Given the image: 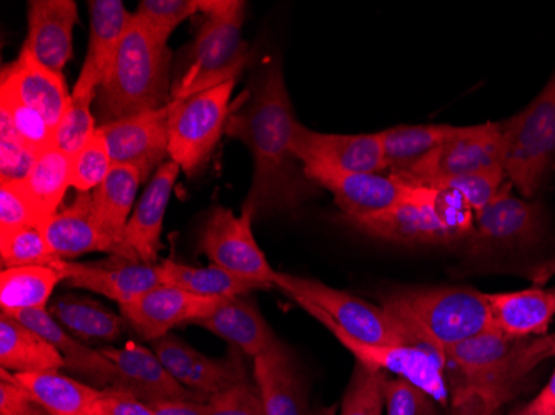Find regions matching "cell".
I'll use <instances>...</instances> for the list:
<instances>
[{"mask_svg":"<svg viewBox=\"0 0 555 415\" xmlns=\"http://www.w3.org/2000/svg\"><path fill=\"white\" fill-rule=\"evenodd\" d=\"M296 124L282 64L271 61L255 74L224 125V135L242 142L254 157V180L242 208L254 220L296 210L321 190L293 152Z\"/></svg>","mask_w":555,"mask_h":415,"instance_id":"6da1fadb","label":"cell"},{"mask_svg":"<svg viewBox=\"0 0 555 415\" xmlns=\"http://www.w3.org/2000/svg\"><path fill=\"white\" fill-rule=\"evenodd\" d=\"M444 354L451 415H499L555 359V334L516 339L491 329Z\"/></svg>","mask_w":555,"mask_h":415,"instance_id":"7a4b0ae2","label":"cell"},{"mask_svg":"<svg viewBox=\"0 0 555 415\" xmlns=\"http://www.w3.org/2000/svg\"><path fill=\"white\" fill-rule=\"evenodd\" d=\"M410 345L427 342L446 351L494 329L488 295L470 286H417L382 296Z\"/></svg>","mask_w":555,"mask_h":415,"instance_id":"3957f363","label":"cell"},{"mask_svg":"<svg viewBox=\"0 0 555 415\" xmlns=\"http://www.w3.org/2000/svg\"><path fill=\"white\" fill-rule=\"evenodd\" d=\"M171 52L132 18L95 100L99 127L160 111L171 102Z\"/></svg>","mask_w":555,"mask_h":415,"instance_id":"277c9868","label":"cell"},{"mask_svg":"<svg viewBox=\"0 0 555 415\" xmlns=\"http://www.w3.org/2000/svg\"><path fill=\"white\" fill-rule=\"evenodd\" d=\"M245 12L246 2L238 0H202L205 21L175 77L171 100L238 80L249 62V46L242 37Z\"/></svg>","mask_w":555,"mask_h":415,"instance_id":"5b68a950","label":"cell"},{"mask_svg":"<svg viewBox=\"0 0 555 415\" xmlns=\"http://www.w3.org/2000/svg\"><path fill=\"white\" fill-rule=\"evenodd\" d=\"M504 170L526 199L534 198L555 170V74L519 114L501 121Z\"/></svg>","mask_w":555,"mask_h":415,"instance_id":"8992f818","label":"cell"},{"mask_svg":"<svg viewBox=\"0 0 555 415\" xmlns=\"http://www.w3.org/2000/svg\"><path fill=\"white\" fill-rule=\"evenodd\" d=\"M473 220L469 206L449 192L371 217L345 218L363 235L398 245H460L473 230Z\"/></svg>","mask_w":555,"mask_h":415,"instance_id":"52a82bcc","label":"cell"},{"mask_svg":"<svg viewBox=\"0 0 555 415\" xmlns=\"http://www.w3.org/2000/svg\"><path fill=\"white\" fill-rule=\"evenodd\" d=\"M274 286L298 302L314 320L335 324L357 341L374 346L410 345L395 317L382 306L330 288L321 281L278 271Z\"/></svg>","mask_w":555,"mask_h":415,"instance_id":"ba28073f","label":"cell"},{"mask_svg":"<svg viewBox=\"0 0 555 415\" xmlns=\"http://www.w3.org/2000/svg\"><path fill=\"white\" fill-rule=\"evenodd\" d=\"M506 181L494 199L474 213L473 230L460 243L473 261L529 251L544 242L547 215L541 203L516 196Z\"/></svg>","mask_w":555,"mask_h":415,"instance_id":"9c48e42d","label":"cell"},{"mask_svg":"<svg viewBox=\"0 0 555 415\" xmlns=\"http://www.w3.org/2000/svg\"><path fill=\"white\" fill-rule=\"evenodd\" d=\"M235 86L236 82H227L185 100H171L168 155L189 177L207 165L215 146L224 135Z\"/></svg>","mask_w":555,"mask_h":415,"instance_id":"30bf717a","label":"cell"},{"mask_svg":"<svg viewBox=\"0 0 555 415\" xmlns=\"http://www.w3.org/2000/svg\"><path fill=\"white\" fill-rule=\"evenodd\" d=\"M504 167L501 124L469 125L406 170L391 173L411 185L436 190L454 178Z\"/></svg>","mask_w":555,"mask_h":415,"instance_id":"8fae6325","label":"cell"},{"mask_svg":"<svg viewBox=\"0 0 555 415\" xmlns=\"http://www.w3.org/2000/svg\"><path fill=\"white\" fill-rule=\"evenodd\" d=\"M308 178L335 196L345 218L371 217L406 203H420L439 195L438 190L406 183L395 174L351 173L333 168L305 167Z\"/></svg>","mask_w":555,"mask_h":415,"instance_id":"7c38bea8","label":"cell"},{"mask_svg":"<svg viewBox=\"0 0 555 415\" xmlns=\"http://www.w3.org/2000/svg\"><path fill=\"white\" fill-rule=\"evenodd\" d=\"M327 330L351 352L358 362L373 369L410 380L435 398L441 407L449 405V387L446 379V354L427 342L414 345L374 346L357 341L335 324L321 321Z\"/></svg>","mask_w":555,"mask_h":415,"instance_id":"4fadbf2b","label":"cell"},{"mask_svg":"<svg viewBox=\"0 0 555 415\" xmlns=\"http://www.w3.org/2000/svg\"><path fill=\"white\" fill-rule=\"evenodd\" d=\"M251 224L254 218L249 215L236 217L229 208L215 206L199 233V252L207 255L217 267L270 284L273 288L276 271L258 246Z\"/></svg>","mask_w":555,"mask_h":415,"instance_id":"5bb4252c","label":"cell"},{"mask_svg":"<svg viewBox=\"0 0 555 415\" xmlns=\"http://www.w3.org/2000/svg\"><path fill=\"white\" fill-rule=\"evenodd\" d=\"M152 351L175 379L204 402H210L232 387L249 382L243 352L235 348L227 358H208L182 337L170 333L152 342Z\"/></svg>","mask_w":555,"mask_h":415,"instance_id":"9a60e30c","label":"cell"},{"mask_svg":"<svg viewBox=\"0 0 555 415\" xmlns=\"http://www.w3.org/2000/svg\"><path fill=\"white\" fill-rule=\"evenodd\" d=\"M293 152L302 167H326L351 173H383L386 168L385 150L379 133L367 135H336L314 132L296 124L293 132Z\"/></svg>","mask_w":555,"mask_h":415,"instance_id":"2e32d148","label":"cell"},{"mask_svg":"<svg viewBox=\"0 0 555 415\" xmlns=\"http://www.w3.org/2000/svg\"><path fill=\"white\" fill-rule=\"evenodd\" d=\"M54 267L64 273L68 288L86 289L120 306L135 301L162 284L158 264H145L124 256H111L92 263L59 259Z\"/></svg>","mask_w":555,"mask_h":415,"instance_id":"e0dca14e","label":"cell"},{"mask_svg":"<svg viewBox=\"0 0 555 415\" xmlns=\"http://www.w3.org/2000/svg\"><path fill=\"white\" fill-rule=\"evenodd\" d=\"M173 102L160 111L133 115L124 120L99 127L111 150L114 165L139 168L143 181L154 177L168 155V121Z\"/></svg>","mask_w":555,"mask_h":415,"instance_id":"ac0fdd59","label":"cell"},{"mask_svg":"<svg viewBox=\"0 0 555 415\" xmlns=\"http://www.w3.org/2000/svg\"><path fill=\"white\" fill-rule=\"evenodd\" d=\"M223 299L204 298L160 284L129 304L120 306L121 316L145 341L154 342L171 329L193 324L214 313Z\"/></svg>","mask_w":555,"mask_h":415,"instance_id":"d6986e66","label":"cell"},{"mask_svg":"<svg viewBox=\"0 0 555 415\" xmlns=\"http://www.w3.org/2000/svg\"><path fill=\"white\" fill-rule=\"evenodd\" d=\"M0 86V93L14 96L27 107L39 112L54 130H57L72 99L64 74H57L40 64L25 47H22L14 62L2 68Z\"/></svg>","mask_w":555,"mask_h":415,"instance_id":"ffe728a7","label":"cell"},{"mask_svg":"<svg viewBox=\"0 0 555 415\" xmlns=\"http://www.w3.org/2000/svg\"><path fill=\"white\" fill-rule=\"evenodd\" d=\"M114 362L118 371V384L114 389L130 392L146 404L165 401H202L175 379L152 349L137 342L124 348L104 346L99 349Z\"/></svg>","mask_w":555,"mask_h":415,"instance_id":"44dd1931","label":"cell"},{"mask_svg":"<svg viewBox=\"0 0 555 415\" xmlns=\"http://www.w3.org/2000/svg\"><path fill=\"white\" fill-rule=\"evenodd\" d=\"M43 233L55 256L67 261H74V258L87 252H108L140 261L130 249L115 243L100 228L93 213L92 193H79L72 205L50 218Z\"/></svg>","mask_w":555,"mask_h":415,"instance_id":"7402d4cb","label":"cell"},{"mask_svg":"<svg viewBox=\"0 0 555 415\" xmlns=\"http://www.w3.org/2000/svg\"><path fill=\"white\" fill-rule=\"evenodd\" d=\"M89 15V46L74 92L96 96L133 14L125 9L121 0H92Z\"/></svg>","mask_w":555,"mask_h":415,"instance_id":"603a6c76","label":"cell"},{"mask_svg":"<svg viewBox=\"0 0 555 415\" xmlns=\"http://www.w3.org/2000/svg\"><path fill=\"white\" fill-rule=\"evenodd\" d=\"M29 34L24 47L50 70L62 74L72 59V36L79 18L74 0L29 2Z\"/></svg>","mask_w":555,"mask_h":415,"instance_id":"cb8c5ba5","label":"cell"},{"mask_svg":"<svg viewBox=\"0 0 555 415\" xmlns=\"http://www.w3.org/2000/svg\"><path fill=\"white\" fill-rule=\"evenodd\" d=\"M182 168L175 161H165L143 192L125 230V243L145 264H158L165 213Z\"/></svg>","mask_w":555,"mask_h":415,"instance_id":"d4e9b609","label":"cell"},{"mask_svg":"<svg viewBox=\"0 0 555 415\" xmlns=\"http://www.w3.org/2000/svg\"><path fill=\"white\" fill-rule=\"evenodd\" d=\"M254 376L264 415H311L301 374L282 341L254 358Z\"/></svg>","mask_w":555,"mask_h":415,"instance_id":"484cf974","label":"cell"},{"mask_svg":"<svg viewBox=\"0 0 555 415\" xmlns=\"http://www.w3.org/2000/svg\"><path fill=\"white\" fill-rule=\"evenodd\" d=\"M15 320L25 326L46 337L50 345L54 346L65 361V369L82 377L83 380L96 389H112L117 387L118 371L111 359L105 358L100 351H93L86 342L72 336L61 323L50 316L49 311L33 309L14 314Z\"/></svg>","mask_w":555,"mask_h":415,"instance_id":"4316f807","label":"cell"},{"mask_svg":"<svg viewBox=\"0 0 555 415\" xmlns=\"http://www.w3.org/2000/svg\"><path fill=\"white\" fill-rule=\"evenodd\" d=\"M488 301L494 329L516 339L547 336L555 317V288L494 293Z\"/></svg>","mask_w":555,"mask_h":415,"instance_id":"83f0119b","label":"cell"},{"mask_svg":"<svg viewBox=\"0 0 555 415\" xmlns=\"http://www.w3.org/2000/svg\"><path fill=\"white\" fill-rule=\"evenodd\" d=\"M193 324L210 330L249 358H257L280 342L255 302L245 296L223 299L214 313Z\"/></svg>","mask_w":555,"mask_h":415,"instance_id":"f1b7e54d","label":"cell"},{"mask_svg":"<svg viewBox=\"0 0 555 415\" xmlns=\"http://www.w3.org/2000/svg\"><path fill=\"white\" fill-rule=\"evenodd\" d=\"M0 366L12 374L49 373L65 369V361L46 337L0 314Z\"/></svg>","mask_w":555,"mask_h":415,"instance_id":"f546056e","label":"cell"},{"mask_svg":"<svg viewBox=\"0 0 555 415\" xmlns=\"http://www.w3.org/2000/svg\"><path fill=\"white\" fill-rule=\"evenodd\" d=\"M14 377L33 401L50 415H96L102 389L64 376L59 371L14 374Z\"/></svg>","mask_w":555,"mask_h":415,"instance_id":"4dcf8cb0","label":"cell"},{"mask_svg":"<svg viewBox=\"0 0 555 415\" xmlns=\"http://www.w3.org/2000/svg\"><path fill=\"white\" fill-rule=\"evenodd\" d=\"M142 181L143 177L139 168L130 165H114L108 177L102 181V185L92 192L93 213L100 228L115 243L127 249L130 248L125 243V230L129 224L130 213H132L133 203Z\"/></svg>","mask_w":555,"mask_h":415,"instance_id":"1f68e13d","label":"cell"},{"mask_svg":"<svg viewBox=\"0 0 555 415\" xmlns=\"http://www.w3.org/2000/svg\"><path fill=\"white\" fill-rule=\"evenodd\" d=\"M47 311L72 336L86 345L87 342H115L127 324L124 316H117L95 299L80 295L55 296Z\"/></svg>","mask_w":555,"mask_h":415,"instance_id":"d6a6232c","label":"cell"},{"mask_svg":"<svg viewBox=\"0 0 555 415\" xmlns=\"http://www.w3.org/2000/svg\"><path fill=\"white\" fill-rule=\"evenodd\" d=\"M158 273H160L162 284H170L175 288L204 296V298H238L258 289L271 288L270 284L240 276L217 264L196 268L165 259L158 263Z\"/></svg>","mask_w":555,"mask_h":415,"instance_id":"836d02e7","label":"cell"},{"mask_svg":"<svg viewBox=\"0 0 555 415\" xmlns=\"http://www.w3.org/2000/svg\"><path fill=\"white\" fill-rule=\"evenodd\" d=\"M61 283H65V276L55 267L4 268L0 273V314L14 316L33 309L47 311Z\"/></svg>","mask_w":555,"mask_h":415,"instance_id":"e575fe53","label":"cell"},{"mask_svg":"<svg viewBox=\"0 0 555 415\" xmlns=\"http://www.w3.org/2000/svg\"><path fill=\"white\" fill-rule=\"evenodd\" d=\"M456 125H398L379 132L389 173L406 170L442 143L456 137Z\"/></svg>","mask_w":555,"mask_h":415,"instance_id":"d590c367","label":"cell"},{"mask_svg":"<svg viewBox=\"0 0 555 415\" xmlns=\"http://www.w3.org/2000/svg\"><path fill=\"white\" fill-rule=\"evenodd\" d=\"M36 205L43 224L59 211L65 193L72 189V157L57 146L40 153L27 180L22 181Z\"/></svg>","mask_w":555,"mask_h":415,"instance_id":"8d00e7d4","label":"cell"},{"mask_svg":"<svg viewBox=\"0 0 555 415\" xmlns=\"http://www.w3.org/2000/svg\"><path fill=\"white\" fill-rule=\"evenodd\" d=\"M0 139L21 142L40 155L54 146L55 130L39 112L0 93Z\"/></svg>","mask_w":555,"mask_h":415,"instance_id":"74e56055","label":"cell"},{"mask_svg":"<svg viewBox=\"0 0 555 415\" xmlns=\"http://www.w3.org/2000/svg\"><path fill=\"white\" fill-rule=\"evenodd\" d=\"M199 12L202 0H142L133 12V18L155 42L168 47L177 27Z\"/></svg>","mask_w":555,"mask_h":415,"instance_id":"f35d334b","label":"cell"},{"mask_svg":"<svg viewBox=\"0 0 555 415\" xmlns=\"http://www.w3.org/2000/svg\"><path fill=\"white\" fill-rule=\"evenodd\" d=\"M0 261L4 268L54 267L59 259L42 228L29 226L0 233Z\"/></svg>","mask_w":555,"mask_h":415,"instance_id":"ab89813d","label":"cell"},{"mask_svg":"<svg viewBox=\"0 0 555 415\" xmlns=\"http://www.w3.org/2000/svg\"><path fill=\"white\" fill-rule=\"evenodd\" d=\"M388 374L357 361L343 395L339 415H383L386 407L385 382Z\"/></svg>","mask_w":555,"mask_h":415,"instance_id":"60d3db41","label":"cell"},{"mask_svg":"<svg viewBox=\"0 0 555 415\" xmlns=\"http://www.w3.org/2000/svg\"><path fill=\"white\" fill-rule=\"evenodd\" d=\"M96 96L72 92L67 112L55 130V143L62 152L74 157L99 130V121L92 112Z\"/></svg>","mask_w":555,"mask_h":415,"instance_id":"b9f144b4","label":"cell"},{"mask_svg":"<svg viewBox=\"0 0 555 415\" xmlns=\"http://www.w3.org/2000/svg\"><path fill=\"white\" fill-rule=\"evenodd\" d=\"M114 161L104 135H95L72 157V189L79 193H92L108 177Z\"/></svg>","mask_w":555,"mask_h":415,"instance_id":"7bdbcfd3","label":"cell"},{"mask_svg":"<svg viewBox=\"0 0 555 415\" xmlns=\"http://www.w3.org/2000/svg\"><path fill=\"white\" fill-rule=\"evenodd\" d=\"M506 181L507 174L504 167H494L454 178L436 190L456 195L464 205L469 206L473 213H476L498 196L502 186L506 185Z\"/></svg>","mask_w":555,"mask_h":415,"instance_id":"ee69618b","label":"cell"},{"mask_svg":"<svg viewBox=\"0 0 555 415\" xmlns=\"http://www.w3.org/2000/svg\"><path fill=\"white\" fill-rule=\"evenodd\" d=\"M42 228V218L24 183H0V233L18 228Z\"/></svg>","mask_w":555,"mask_h":415,"instance_id":"f6af8a7d","label":"cell"},{"mask_svg":"<svg viewBox=\"0 0 555 415\" xmlns=\"http://www.w3.org/2000/svg\"><path fill=\"white\" fill-rule=\"evenodd\" d=\"M385 398L388 415H441L435 398L401 377H386Z\"/></svg>","mask_w":555,"mask_h":415,"instance_id":"bcb514c9","label":"cell"},{"mask_svg":"<svg viewBox=\"0 0 555 415\" xmlns=\"http://www.w3.org/2000/svg\"><path fill=\"white\" fill-rule=\"evenodd\" d=\"M207 415H264L257 386L240 384L210 399Z\"/></svg>","mask_w":555,"mask_h":415,"instance_id":"7dc6e473","label":"cell"},{"mask_svg":"<svg viewBox=\"0 0 555 415\" xmlns=\"http://www.w3.org/2000/svg\"><path fill=\"white\" fill-rule=\"evenodd\" d=\"M39 155L11 139H0V183L27 180Z\"/></svg>","mask_w":555,"mask_h":415,"instance_id":"c3c4849f","label":"cell"},{"mask_svg":"<svg viewBox=\"0 0 555 415\" xmlns=\"http://www.w3.org/2000/svg\"><path fill=\"white\" fill-rule=\"evenodd\" d=\"M96 415H155L150 404L120 389H104L96 402Z\"/></svg>","mask_w":555,"mask_h":415,"instance_id":"681fc988","label":"cell"},{"mask_svg":"<svg viewBox=\"0 0 555 415\" xmlns=\"http://www.w3.org/2000/svg\"><path fill=\"white\" fill-rule=\"evenodd\" d=\"M155 415H207L210 402L165 401L150 404Z\"/></svg>","mask_w":555,"mask_h":415,"instance_id":"f907efd6","label":"cell"},{"mask_svg":"<svg viewBox=\"0 0 555 415\" xmlns=\"http://www.w3.org/2000/svg\"><path fill=\"white\" fill-rule=\"evenodd\" d=\"M534 401L538 402L541 407H544L545 411L555 414V367L554 371H552L551 377H548L547 384L542 387L539 394L535 395Z\"/></svg>","mask_w":555,"mask_h":415,"instance_id":"816d5d0a","label":"cell"},{"mask_svg":"<svg viewBox=\"0 0 555 415\" xmlns=\"http://www.w3.org/2000/svg\"><path fill=\"white\" fill-rule=\"evenodd\" d=\"M514 415H555L552 412L545 411L544 407L538 404V402L532 399L531 402H527L526 405L519 408Z\"/></svg>","mask_w":555,"mask_h":415,"instance_id":"f5cc1de1","label":"cell"},{"mask_svg":"<svg viewBox=\"0 0 555 415\" xmlns=\"http://www.w3.org/2000/svg\"><path fill=\"white\" fill-rule=\"evenodd\" d=\"M22 415H50L49 412L47 411H43L42 407H40L39 404H36V402H34L33 405H30L29 408H27V411L24 412V414Z\"/></svg>","mask_w":555,"mask_h":415,"instance_id":"db71d44e","label":"cell"},{"mask_svg":"<svg viewBox=\"0 0 555 415\" xmlns=\"http://www.w3.org/2000/svg\"><path fill=\"white\" fill-rule=\"evenodd\" d=\"M313 415H336V407L332 405V407H323Z\"/></svg>","mask_w":555,"mask_h":415,"instance_id":"11a10c76","label":"cell"}]
</instances>
